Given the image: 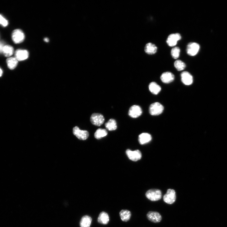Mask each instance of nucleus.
<instances>
[{
	"label": "nucleus",
	"mask_w": 227,
	"mask_h": 227,
	"mask_svg": "<svg viewBox=\"0 0 227 227\" xmlns=\"http://www.w3.org/2000/svg\"><path fill=\"white\" fill-rule=\"evenodd\" d=\"M146 198L151 201H156L162 198L161 191L157 189H152L148 191L146 194Z\"/></svg>",
	"instance_id": "obj_1"
},
{
	"label": "nucleus",
	"mask_w": 227,
	"mask_h": 227,
	"mask_svg": "<svg viewBox=\"0 0 227 227\" xmlns=\"http://www.w3.org/2000/svg\"><path fill=\"white\" fill-rule=\"evenodd\" d=\"M164 110L163 106L160 103L156 102L150 106L149 112L150 114L153 116H158L160 115Z\"/></svg>",
	"instance_id": "obj_2"
},
{
	"label": "nucleus",
	"mask_w": 227,
	"mask_h": 227,
	"mask_svg": "<svg viewBox=\"0 0 227 227\" xmlns=\"http://www.w3.org/2000/svg\"><path fill=\"white\" fill-rule=\"evenodd\" d=\"M25 38V34L20 29L14 30L12 34V38L15 44H19L23 41Z\"/></svg>",
	"instance_id": "obj_3"
},
{
	"label": "nucleus",
	"mask_w": 227,
	"mask_h": 227,
	"mask_svg": "<svg viewBox=\"0 0 227 227\" xmlns=\"http://www.w3.org/2000/svg\"><path fill=\"white\" fill-rule=\"evenodd\" d=\"M176 198L175 190L173 189H169L163 196V200L166 203L171 204L175 202Z\"/></svg>",
	"instance_id": "obj_4"
},
{
	"label": "nucleus",
	"mask_w": 227,
	"mask_h": 227,
	"mask_svg": "<svg viewBox=\"0 0 227 227\" xmlns=\"http://www.w3.org/2000/svg\"><path fill=\"white\" fill-rule=\"evenodd\" d=\"M200 49V45L197 43L190 42L187 45L186 51L189 56H194L197 54Z\"/></svg>",
	"instance_id": "obj_5"
},
{
	"label": "nucleus",
	"mask_w": 227,
	"mask_h": 227,
	"mask_svg": "<svg viewBox=\"0 0 227 227\" xmlns=\"http://www.w3.org/2000/svg\"><path fill=\"white\" fill-rule=\"evenodd\" d=\"M104 120V116L100 113H94L90 118L91 123L93 125L97 126H100L102 125Z\"/></svg>",
	"instance_id": "obj_6"
},
{
	"label": "nucleus",
	"mask_w": 227,
	"mask_h": 227,
	"mask_svg": "<svg viewBox=\"0 0 227 227\" xmlns=\"http://www.w3.org/2000/svg\"><path fill=\"white\" fill-rule=\"evenodd\" d=\"M126 153L128 158L133 161H137L140 160L142 157L141 153L139 150L132 151L127 149Z\"/></svg>",
	"instance_id": "obj_7"
},
{
	"label": "nucleus",
	"mask_w": 227,
	"mask_h": 227,
	"mask_svg": "<svg viewBox=\"0 0 227 227\" xmlns=\"http://www.w3.org/2000/svg\"><path fill=\"white\" fill-rule=\"evenodd\" d=\"M73 133L78 139L81 140H86L89 136V133L87 131L81 130L77 127L73 128Z\"/></svg>",
	"instance_id": "obj_8"
},
{
	"label": "nucleus",
	"mask_w": 227,
	"mask_h": 227,
	"mask_svg": "<svg viewBox=\"0 0 227 227\" xmlns=\"http://www.w3.org/2000/svg\"><path fill=\"white\" fill-rule=\"evenodd\" d=\"M181 39V37L179 34H172L169 36L166 40V43L169 46L174 47L176 45L177 42Z\"/></svg>",
	"instance_id": "obj_9"
},
{
	"label": "nucleus",
	"mask_w": 227,
	"mask_h": 227,
	"mask_svg": "<svg viewBox=\"0 0 227 227\" xmlns=\"http://www.w3.org/2000/svg\"><path fill=\"white\" fill-rule=\"evenodd\" d=\"M142 112L141 108L137 105H133L130 109L128 115L133 118H137L140 116Z\"/></svg>",
	"instance_id": "obj_10"
},
{
	"label": "nucleus",
	"mask_w": 227,
	"mask_h": 227,
	"mask_svg": "<svg viewBox=\"0 0 227 227\" xmlns=\"http://www.w3.org/2000/svg\"><path fill=\"white\" fill-rule=\"evenodd\" d=\"M147 217L150 221L156 223L160 222L162 219L161 215L157 212L155 211L148 212Z\"/></svg>",
	"instance_id": "obj_11"
},
{
	"label": "nucleus",
	"mask_w": 227,
	"mask_h": 227,
	"mask_svg": "<svg viewBox=\"0 0 227 227\" xmlns=\"http://www.w3.org/2000/svg\"><path fill=\"white\" fill-rule=\"evenodd\" d=\"M182 81L186 85H191L193 81L192 75L187 71H184L181 74Z\"/></svg>",
	"instance_id": "obj_12"
},
{
	"label": "nucleus",
	"mask_w": 227,
	"mask_h": 227,
	"mask_svg": "<svg viewBox=\"0 0 227 227\" xmlns=\"http://www.w3.org/2000/svg\"><path fill=\"white\" fill-rule=\"evenodd\" d=\"M29 56V53L26 50L18 49L15 52V58L19 61L27 59Z\"/></svg>",
	"instance_id": "obj_13"
},
{
	"label": "nucleus",
	"mask_w": 227,
	"mask_h": 227,
	"mask_svg": "<svg viewBox=\"0 0 227 227\" xmlns=\"http://www.w3.org/2000/svg\"><path fill=\"white\" fill-rule=\"evenodd\" d=\"M162 81L165 83H169L172 82L175 79V76L173 74L169 72L163 73L161 77Z\"/></svg>",
	"instance_id": "obj_14"
},
{
	"label": "nucleus",
	"mask_w": 227,
	"mask_h": 227,
	"mask_svg": "<svg viewBox=\"0 0 227 227\" xmlns=\"http://www.w3.org/2000/svg\"><path fill=\"white\" fill-rule=\"evenodd\" d=\"M152 140L151 135L147 133L141 134L139 136V141L141 145L145 144L149 142Z\"/></svg>",
	"instance_id": "obj_15"
},
{
	"label": "nucleus",
	"mask_w": 227,
	"mask_h": 227,
	"mask_svg": "<svg viewBox=\"0 0 227 227\" xmlns=\"http://www.w3.org/2000/svg\"><path fill=\"white\" fill-rule=\"evenodd\" d=\"M97 222L103 225H107L109 222V217L108 214L105 212L100 213L97 218Z\"/></svg>",
	"instance_id": "obj_16"
},
{
	"label": "nucleus",
	"mask_w": 227,
	"mask_h": 227,
	"mask_svg": "<svg viewBox=\"0 0 227 227\" xmlns=\"http://www.w3.org/2000/svg\"><path fill=\"white\" fill-rule=\"evenodd\" d=\"M157 48L156 45L151 43H149L146 44L145 48V51L147 54L149 55H153L157 52Z\"/></svg>",
	"instance_id": "obj_17"
},
{
	"label": "nucleus",
	"mask_w": 227,
	"mask_h": 227,
	"mask_svg": "<svg viewBox=\"0 0 227 227\" xmlns=\"http://www.w3.org/2000/svg\"><path fill=\"white\" fill-rule=\"evenodd\" d=\"M119 214L121 220L124 222L129 221L131 216V212L127 210H121Z\"/></svg>",
	"instance_id": "obj_18"
},
{
	"label": "nucleus",
	"mask_w": 227,
	"mask_h": 227,
	"mask_svg": "<svg viewBox=\"0 0 227 227\" xmlns=\"http://www.w3.org/2000/svg\"><path fill=\"white\" fill-rule=\"evenodd\" d=\"M92 219L90 217L85 215L83 216L80 221L81 227H90L91 224Z\"/></svg>",
	"instance_id": "obj_19"
},
{
	"label": "nucleus",
	"mask_w": 227,
	"mask_h": 227,
	"mask_svg": "<svg viewBox=\"0 0 227 227\" xmlns=\"http://www.w3.org/2000/svg\"><path fill=\"white\" fill-rule=\"evenodd\" d=\"M6 63L9 69L13 70L16 67L18 62L17 59L15 57H11L6 59Z\"/></svg>",
	"instance_id": "obj_20"
},
{
	"label": "nucleus",
	"mask_w": 227,
	"mask_h": 227,
	"mask_svg": "<svg viewBox=\"0 0 227 227\" xmlns=\"http://www.w3.org/2000/svg\"><path fill=\"white\" fill-rule=\"evenodd\" d=\"M149 89L151 93L157 95L160 92L161 88L156 82H152L149 84Z\"/></svg>",
	"instance_id": "obj_21"
},
{
	"label": "nucleus",
	"mask_w": 227,
	"mask_h": 227,
	"mask_svg": "<svg viewBox=\"0 0 227 227\" xmlns=\"http://www.w3.org/2000/svg\"><path fill=\"white\" fill-rule=\"evenodd\" d=\"M105 126L109 131L115 130L117 127L116 121L114 119H111L105 124Z\"/></svg>",
	"instance_id": "obj_22"
},
{
	"label": "nucleus",
	"mask_w": 227,
	"mask_h": 227,
	"mask_svg": "<svg viewBox=\"0 0 227 227\" xmlns=\"http://www.w3.org/2000/svg\"><path fill=\"white\" fill-rule=\"evenodd\" d=\"M14 52L13 48L11 45H5L4 46L3 51V54L6 57L11 56Z\"/></svg>",
	"instance_id": "obj_23"
},
{
	"label": "nucleus",
	"mask_w": 227,
	"mask_h": 227,
	"mask_svg": "<svg viewBox=\"0 0 227 227\" xmlns=\"http://www.w3.org/2000/svg\"><path fill=\"white\" fill-rule=\"evenodd\" d=\"M107 132L106 130L99 128L95 133L94 137L97 139H100L107 136Z\"/></svg>",
	"instance_id": "obj_24"
},
{
	"label": "nucleus",
	"mask_w": 227,
	"mask_h": 227,
	"mask_svg": "<svg viewBox=\"0 0 227 227\" xmlns=\"http://www.w3.org/2000/svg\"><path fill=\"white\" fill-rule=\"evenodd\" d=\"M174 66L176 69L179 71H183L186 67V64L182 61L179 60H177L174 63Z\"/></svg>",
	"instance_id": "obj_25"
},
{
	"label": "nucleus",
	"mask_w": 227,
	"mask_h": 227,
	"mask_svg": "<svg viewBox=\"0 0 227 227\" xmlns=\"http://www.w3.org/2000/svg\"><path fill=\"white\" fill-rule=\"evenodd\" d=\"M180 50L179 48L175 47L171 50V54L172 58L175 59H177L179 56Z\"/></svg>",
	"instance_id": "obj_26"
},
{
	"label": "nucleus",
	"mask_w": 227,
	"mask_h": 227,
	"mask_svg": "<svg viewBox=\"0 0 227 227\" xmlns=\"http://www.w3.org/2000/svg\"><path fill=\"white\" fill-rule=\"evenodd\" d=\"M8 21L2 15L0 14V24L2 25L4 27H5L8 25Z\"/></svg>",
	"instance_id": "obj_27"
},
{
	"label": "nucleus",
	"mask_w": 227,
	"mask_h": 227,
	"mask_svg": "<svg viewBox=\"0 0 227 227\" xmlns=\"http://www.w3.org/2000/svg\"><path fill=\"white\" fill-rule=\"evenodd\" d=\"M5 45V43L4 41H0V54H3V49Z\"/></svg>",
	"instance_id": "obj_28"
},
{
	"label": "nucleus",
	"mask_w": 227,
	"mask_h": 227,
	"mask_svg": "<svg viewBox=\"0 0 227 227\" xmlns=\"http://www.w3.org/2000/svg\"><path fill=\"white\" fill-rule=\"evenodd\" d=\"M44 41L45 42H49V39L48 38H45L44 39Z\"/></svg>",
	"instance_id": "obj_29"
},
{
	"label": "nucleus",
	"mask_w": 227,
	"mask_h": 227,
	"mask_svg": "<svg viewBox=\"0 0 227 227\" xmlns=\"http://www.w3.org/2000/svg\"><path fill=\"white\" fill-rule=\"evenodd\" d=\"M3 74V71L1 68H0V77L2 76Z\"/></svg>",
	"instance_id": "obj_30"
}]
</instances>
